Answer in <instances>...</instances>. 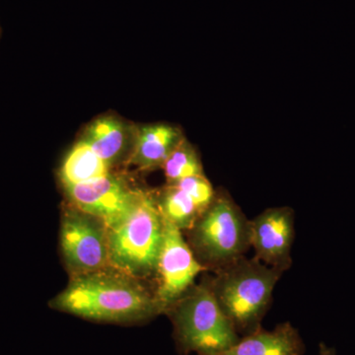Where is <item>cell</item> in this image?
<instances>
[{"mask_svg":"<svg viewBox=\"0 0 355 355\" xmlns=\"http://www.w3.org/2000/svg\"><path fill=\"white\" fill-rule=\"evenodd\" d=\"M53 309L91 321L132 324L163 314L154 291L112 268L76 275L51 300Z\"/></svg>","mask_w":355,"mask_h":355,"instance_id":"cell-1","label":"cell"},{"mask_svg":"<svg viewBox=\"0 0 355 355\" xmlns=\"http://www.w3.org/2000/svg\"><path fill=\"white\" fill-rule=\"evenodd\" d=\"M210 277V286L226 317L240 336L261 328L273 291L284 272L246 256Z\"/></svg>","mask_w":355,"mask_h":355,"instance_id":"cell-2","label":"cell"},{"mask_svg":"<svg viewBox=\"0 0 355 355\" xmlns=\"http://www.w3.org/2000/svg\"><path fill=\"white\" fill-rule=\"evenodd\" d=\"M164 232L155 193L141 190L128 216L108 229L110 268L140 280L154 277Z\"/></svg>","mask_w":355,"mask_h":355,"instance_id":"cell-3","label":"cell"},{"mask_svg":"<svg viewBox=\"0 0 355 355\" xmlns=\"http://www.w3.org/2000/svg\"><path fill=\"white\" fill-rule=\"evenodd\" d=\"M174 328V340L182 355H211L233 347L240 336L226 317L205 275L166 312Z\"/></svg>","mask_w":355,"mask_h":355,"instance_id":"cell-4","label":"cell"},{"mask_svg":"<svg viewBox=\"0 0 355 355\" xmlns=\"http://www.w3.org/2000/svg\"><path fill=\"white\" fill-rule=\"evenodd\" d=\"M187 232V241L196 258L211 272L246 256L251 248L250 219L230 193L221 188Z\"/></svg>","mask_w":355,"mask_h":355,"instance_id":"cell-5","label":"cell"},{"mask_svg":"<svg viewBox=\"0 0 355 355\" xmlns=\"http://www.w3.org/2000/svg\"><path fill=\"white\" fill-rule=\"evenodd\" d=\"M60 248L71 277L110 268L108 228L71 205L62 216Z\"/></svg>","mask_w":355,"mask_h":355,"instance_id":"cell-6","label":"cell"},{"mask_svg":"<svg viewBox=\"0 0 355 355\" xmlns=\"http://www.w3.org/2000/svg\"><path fill=\"white\" fill-rule=\"evenodd\" d=\"M205 272L207 270L196 258L183 231L165 220L164 240L154 275L157 284L154 294L163 314L196 284L198 275Z\"/></svg>","mask_w":355,"mask_h":355,"instance_id":"cell-7","label":"cell"},{"mask_svg":"<svg viewBox=\"0 0 355 355\" xmlns=\"http://www.w3.org/2000/svg\"><path fill=\"white\" fill-rule=\"evenodd\" d=\"M70 205L99 219L107 228L113 227L128 216L141 189H132L114 174L64 187Z\"/></svg>","mask_w":355,"mask_h":355,"instance_id":"cell-8","label":"cell"},{"mask_svg":"<svg viewBox=\"0 0 355 355\" xmlns=\"http://www.w3.org/2000/svg\"><path fill=\"white\" fill-rule=\"evenodd\" d=\"M254 258L270 268L286 272L292 266L295 238V212L289 207H270L250 220Z\"/></svg>","mask_w":355,"mask_h":355,"instance_id":"cell-9","label":"cell"},{"mask_svg":"<svg viewBox=\"0 0 355 355\" xmlns=\"http://www.w3.org/2000/svg\"><path fill=\"white\" fill-rule=\"evenodd\" d=\"M184 139L181 128L170 123H150L137 128L128 163L144 171L161 168Z\"/></svg>","mask_w":355,"mask_h":355,"instance_id":"cell-10","label":"cell"},{"mask_svg":"<svg viewBox=\"0 0 355 355\" xmlns=\"http://www.w3.org/2000/svg\"><path fill=\"white\" fill-rule=\"evenodd\" d=\"M305 345L297 329L288 322L272 331L259 330L241 336L233 347L211 355H303Z\"/></svg>","mask_w":355,"mask_h":355,"instance_id":"cell-11","label":"cell"},{"mask_svg":"<svg viewBox=\"0 0 355 355\" xmlns=\"http://www.w3.org/2000/svg\"><path fill=\"white\" fill-rule=\"evenodd\" d=\"M133 135L135 132L121 119L104 116L96 119L86 128L81 139L113 167L123 157Z\"/></svg>","mask_w":355,"mask_h":355,"instance_id":"cell-12","label":"cell"},{"mask_svg":"<svg viewBox=\"0 0 355 355\" xmlns=\"http://www.w3.org/2000/svg\"><path fill=\"white\" fill-rule=\"evenodd\" d=\"M155 197L163 218L182 231L193 227L207 209L180 182L166 184Z\"/></svg>","mask_w":355,"mask_h":355,"instance_id":"cell-13","label":"cell"},{"mask_svg":"<svg viewBox=\"0 0 355 355\" xmlns=\"http://www.w3.org/2000/svg\"><path fill=\"white\" fill-rule=\"evenodd\" d=\"M111 166L83 139L78 140L62 161L60 170L62 186L83 184L111 174Z\"/></svg>","mask_w":355,"mask_h":355,"instance_id":"cell-14","label":"cell"},{"mask_svg":"<svg viewBox=\"0 0 355 355\" xmlns=\"http://www.w3.org/2000/svg\"><path fill=\"white\" fill-rule=\"evenodd\" d=\"M161 169L164 171L166 184H175L187 178L205 174L197 148L186 137L170 153Z\"/></svg>","mask_w":355,"mask_h":355,"instance_id":"cell-15","label":"cell"},{"mask_svg":"<svg viewBox=\"0 0 355 355\" xmlns=\"http://www.w3.org/2000/svg\"><path fill=\"white\" fill-rule=\"evenodd\" d=\"M319 355H336V352L334 347H329L324 343H321L319 347Z\"/></svg>","mask_w":355,"mask_h":355,"instance_id":"cell-16","label":"cell"}]
</instances>
